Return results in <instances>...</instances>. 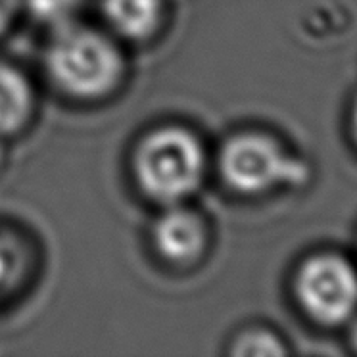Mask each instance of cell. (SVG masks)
<instances>
[{
    "mask_svg": "<svg viewBox=\"0 0 357 357\" xmlns=\"http://www.w3.org/2000/svg\"><path fill=\"white\" fill-rule=\"evenodd\" d=\"M100 14L117 40L146 43L165 22V0H100Z\"/></svg>",
    "mask_w": 357,
    "mask_h": 357,
    "instance_id": "6",
    "label": "cell"
},
{
    "mask_svg": "<svg viewBox=\"0 0 357 357\" xmlns=\"http://www.w3.org/2000/svg\"><path fill=\"white\" fill-rule=\"evenodd\" d=\"M354 344H356V348H357V325L356 328H354Z\"/></svg>",
    "mask_w": 357,
    "mask_h": 357,
    "instance_id": "14",
    "label": "cell"
},
{
    "mask_svg": "<svg viewBox=\"0 0 357 357\" xmlns=\"http://www.w3.org/2000/svg\"><path fill=\"white\" fill-rule=\"evenodd\" d=\"M20 6L35 22L56 29L60 25L77 20L81 0H20Z\"/></svg>",
    "mask_w": 357,
    "mask_h": 357,
    "instance_id": "9",
    "label": "cell"
},
{
    "mask_svg": "<svg viewBox=\"0 0 357 357\" xmlns=\"http://www.w3.org/2000/svg\"><path fill=\"white\" fill-rule=\"evenodd\" d=\"M354 132H356V139H357V102H356V108H354Z\"/></svg>",
    "mask_w": 357,
    "mask_h": 357,
    "instance_id": "12",
    "label": "cell"
},
{
    "mask_svg": "<svg viewBox=\"0 0 357 357\" xmlns=\"http://www.w3.org/2000/svg\"><path fill=\"white\" fill-rule=\"evenodd\" d=\"M294 288L302 310L321 325H340L357 307V275L338 256L307 259L296 275Z\"/></svg>",
    "mask_w": 357,
    "mask_h": 357,
    "instance_id": "4",
    "label": "cell"
},
{
    "mask_svg": "<svg viewBox=\"0 0 357 357\" xmlns=\"http://www.w3.org/2000/svg\"><path fill=\"white\" fill-rule=\"evenodd\" d=\"M50 31L43 62L60 93L71 100L98 102L121 86L127 62L112 33L77 20Z\"/></svg>",
    "mask_w": 357,
    "mask_h": 357,
    "instance_id": "1",
    "label": "cell"
},
{
    "mask_svg": "<svg viewBox=\"0 0 357 357\" xmlns=\"http://www.w3.org/2000/svg\"><path fill=\"white\" fill-rule=\"evenodd\" d=\"M20 10V0H0V37L12 27Z\"/></svg>",
    "mask_w": 357,
    "mask_h": 357,
    "instance_id": "11",
    "label": "cell"
},
{
    "mask_svg": "<svg viewBox=\"0 0 357 357\" xmlns=\"http://www.w3.org/2000/svg\"><path fill=\"white\" fill-rule=\"evenodd\" d=\"M150 238L158 256L175 267L200 264L210 248V229L200 211L187 204L162 208L154 219Z\"/></svg>",
    "mask_w": 357,
    "mask_h": 357,
    "instance_id": "5",
    "label": "cell"
},
{
    "mask_svg": "<svg viewBox=\"0 0 357 357\" xmlns=\"http://www.w3.org/2000/svg\"><path fill=\"white\" fill-rule=\"evenodd\" d=\"M218 167L225 187L241 196L267 195L282 185H302L307 178L305 165L261 131L231 135L219 150Z\"/></svg>",
    "mask_w": 357,
    "mask_h": 357,
    "instance_id": "3",
    "label": "cell"
},
{
    "mask_svg": "<svg viewBox=\"0 0 357 357\" xmlns=\"http://www.w3.org/2000/svg\"><path fill=\"white\" fill-rule=\"evenodd\" d=\"M35 104L29 77L14 63L0 60V139L25 131L35 116Z\"/></svg>",
    "mask_w": 357,
    "mask_h": 357,
    "instance_id": "7",
    "label": "cell"
},
{
    "mask_svg": "<svg viewBox=\"0 0 357 357\" xmlns=\"http://www.w3.org/2000/svg\"><path fill=\"white\" fill-rule=\"evenodd\" d=\"M27 252L16 234L0 233V300H4L24 282Z\"/></svg>",
    "mask_w": 357,
    "mask_h": 357,
    "instance_id": "8",
    "label": "cell"
},
{
    "mask_svg": "<svg viewBox=\"0 0 357 357\" xmlns=\"http://www.w3.org/2000/svg\"><path fill=\"white\" fill-rule=\"evenodd\" d=\"M2 140L4 139H0V165L4 162V144H2Z\"/></svg>",
    "mask_w": 357,
    "mask_h": 357,
    "instance_id": "13",
    "label": "cell"
},
{
    "mask_svg": "<svg viewBox=\"0 0 357 357\" xmlns=\"http://www.w3.org/2000/svg\"><path fill=\"white\" fill-rule=\"evenodd\" d=\"M132 178L158 206L188 204L208 175V152L192 129L160 125L142 135L131 155Z\"/></svg>",
    "mask_w": 357,
    "mask_h": 357,
    "instance_id": "2",
    "label": "cell"
},
{
    "mask_svg": "<svg viewBox=\"0 0 357 357\" xmlns=\"http://www.w3.org/2000/svg\"><path fill=\"white\" fill-rule=\"evenodd\" d=\"M229 354L236 357H273L287 354L282 342L269 331L248 328L234 336Z\"/></svg>",
    "mask_w": 357,
    "mask_h": 357,
    "instance_id": "10",
    "label": "cell"
}]
</instances>
